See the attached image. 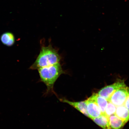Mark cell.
Returning <instances> with one entry per match:
<instances>
[{"instance_id":"1","label":"cell","mask_w":129,"mask_h":129,"mask_svg":"<svg viewBox=\"0 0 129 129\" xmlns=\"http://www.w3.org/2000/svg\"><path fill=\"white\" fill-rule=\"evenodd\" d=\"M58 51L53 47L51 43L48 46H45L43 43L39 54L29 69L38 70L42 68L60 63L62 57Z\"/></svg>"},{"instance_id":"2","label":"cell","mask_w":129,"mask_h":129,"mask_svg":"<svg viewBox=\"0 0 129 129\" xmlns=\"http://www.w3.org/2000/svg\"><path fill=\"white\" fill-rule=\"evenodd\" d=\"M40 80L44 83L47 88V93H54V86L56 80L67 72L62 69L60 63L38 69Z\"/></svg>"},{"instance_id":"3","label":"cell","mask_w":129,"mask_h":129,"mask_svg":"<svg viewBox=\"0 0 129 129\" xmlns=\"http://www.w3.org/2000/svg\"><path fill=\"white\" fill-rule=\"evenodd\" d=\"M127 88L126 86L117 90L113 93L108 101L116 107L124 104L128 96Z\"/></svg>"},{"instance_id":"4","label":"cell","mask_w":129,"mask_h":129,"mask_svg":"<svg viewBox=\"0 0 129 129\" xmlns=\"http://www.w3.org/2000/svg\"><path fill=\"white\" fill-rule=\"evenodd\" d=\"M126 86L123 80H118L113 84L108 85L102 88L97 93L108 101L113 93L117 90Z\"/></svg>"},{"instance_id":"5","label":"cell","mask_w":129,"mask_h":129,"mask_svg":"<svg viewBox=\"0 0 129 129\" xmlns=\"http://www.w3.org/2000/svg\"><path fill=\"white\" fill-rule=\"evenodd\" d=\"M86 100L87 111L89 118L92 120L95 118L99 117L102 114L100 109L95 102L90 98Z\"/></svg>"},{"instance_id":"6","label":"cell","mask_w":129,"mask_h":129,"mask_svg":"<svg viewBox=\"0 0 129 129\" xmlns=\"http://www.w3.org/2000/svg\"><path fill=\"white\" fill-rule=\"evenodd\" d=\"M59 100L62 102L67 103L70 105L86 116L89 117L87 111L86 100L79 102H73L69 101L65 98L60 99H59Z\"/></svg>"},{"instance_id":"7","label":"cell","mask_w":129,"mask_h":129,"mask_svg":"<svg viewBox=\"0 0 129 129\" xmlns=\"http://www.w3.org/2000/svg\"><path fill=\"white\" fill-rule=\"evenodd\" d=\"M90 98L95 102L100 109L102 114H105L108 101L105 98L100 96L97 93H93Z\"/></svg>"},{"instance_id":"8","label":"cell","mask_w":129,"mask_h":129,"mask_svg":"<svg viewBox=\"0 0 129 129\" xmlns=\"http://www.w3.org/2000/svg\"><path fill=\"white\" fill-rule=\"evenodd\" d=\"M109 123L111 129H122L125 124L115 114L109 117Z\"/></svg>"},{"instance_id":"9","label":"cell","mask_w":129,"mask_h":129,"mask_svg":"<svg viewBox=\"0 0 129 129\" xmlns=\"http://www.w3.org/2000/svg\"><path fill=\"white\" fill-rule=\"evenodd\" d=\"M115 114L125 123L129 120V111L124 105L117 107Z\"/></svg>"},{"instance_id":"10","label":"cell","mask_w":129,"mask_h":129,"mask_svg":"<svg viewBox=\"0 0 129 129\" xmlns=\"http://www.w3.org/2000/svg\"><path fill=\"white\" fill-rule=\"evenodd\" d=\"M95 123L103 129H111L109 125V117L105 114L92 119Z\"/></svg>"},{"instance_id":"11","label":"cell","mask_w":129,"mask_h":129,"mask_svg":"<svg viewBox=\"0 0 129 129\" xmlns=\"http://www.w3.org/2000/svg\"><path fill=\"white\" fill-rule=\"evenodd\" d=\"M1 40L4 45L10 47L13 46L15 43V37L13 34L11 32H6L1 35Z\"/></svg>"},{"instance_id":"12","label":"cell","mask_w":129,"mask_h":129,"mask_svg":"<svg viewBox=\"0 0 129 129\" xmlns=\"http://www.w3.org/2000/svg\"><path fill=\"white\" fill-rule=\"evenodd\" d=\"M116 108V106L109 102L105 110V114L109 117L110 116L115 114Z\"/></svg>"},{"instance_id":"13","label":"cell","mask_w":129,"mask_h":129,"mask_svg":"<svg viewBox=\"0 0 129 129\" xmlns=\"http://www.w3.org/2000/svg\"><path fill=\"white\" fill-rule=\"evenodd\" d=\"M127 90L128 92V96L124 105L129 111V88L128 87L127 88Z\"/></svg>"}]
</instances>
